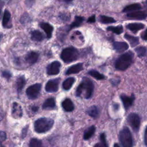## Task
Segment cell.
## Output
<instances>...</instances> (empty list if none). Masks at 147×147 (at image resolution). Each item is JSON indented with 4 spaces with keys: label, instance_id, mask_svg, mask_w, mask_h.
Instances as JSON below:
<instances>
[{
    "label": "cell",
    "instance_id": "1",
    "mask_svg": "<svg viewBox=\"0 0 147 147\" xmlns=\"http://www.w3.org/2000/svg\"><path fill=\"white\" fill-rule=\"evenodd\" d=\"M94 88L93 82L88 78L84 77L76 90V96H80L83 93L86 99H89L92 95Z\"/></svg>",
    "mask_w": 147,
    "mask_h": 147
},
{
    "label": "cell",
    "instance_id": "2",
    "mask_svg": "<svg viewBox=\"0 0 147 147\" xmlns=\"http://www.w3.org/2000/svg\"><path fill=\"white\" fill-rule=\"evenodd\" d=\"M134 55L131 52H127L121 55L115 62V68L118 70L124 71L131 64Z\"/></svg>",
    "mask_w": 147,
    "mask_h": 147
},
{
    "label": "cell",
    "instance_id": "3",
    "mask_svg": "<svg viewBox=\"0 0 147 147\" xmlns=\"http://www.w3.org/2000/svg\"><path fill=\"white\" fill-rule=\"evenodd\" d=\"M53 123L54 121L51 118H40L34 122V130L37 133H43L49 130L53 126Z\"/></svg>",
    "mask_w": 147,
    "mask_h": 147
},
{
    "label": "cell",
    "instance_id": "4",
    "mask_svg": "<svg viewBox=\"0 0 147 147\" xmlns=\"http://www.w3.org/2000/svg\"><path fill=\"white\" fill-rule=\"evenodd\" d=\"M79 57L78 51L74 47H68L64 48L60 55L61 60L66 63H69L75 61Z\"/></svg>",
    "mask_w": 147,
    "mask_h": 147
},
{
    "label": "cell",
    "instance_id": "5",
    "mask_svg": "<svg viewBox=\"0 0 147 147\" xmlns=\"http://www.w3.org/2000/svg\"><path fill=\"white\" fill-rule=\"evenodd\" d=\"M119 140L124 147L133 146V139L130 130L127 127H124L119 133Z\"/></svg>",
    "mask_w": 147,
    "mask_h": 147
},
{
    "label": "cell",
    "instance_id": "6",
    "mask_svg": "<svg viewBox=\"0 0 147 147\" xmlns=\"http://www.w3.org/2000/svg\"><path fill=\"white\" fill-rule=\"evenodd\" d=\"M41 88L40 83H36L30 86L26 90V94L29 99H34L38 97Z\"/></svg>",
    "mask_w": 147,
    "mask_h": 147
},
{
    "label": "cell",
    "instance_id": "7",
    "mask_svg": "<svg viewBox=\"0 0 147 147\" xmlns=\"http://www.w3.org/2000/svg\"><path fill=\"white\" fill-rule=\"evenodd\" d=\"M127 122L134 131H138L140 126V118L138 115L136 113H130L127 117Z\"/></svg>",
    "mask_w": 147,
    "mask_h": 147
},
{
    "label": "cell",
    "instance_id": "8",
    "mask_svg": "<svg viewBox=\"0 0 147 147\" xmlns=\"http://www.w3.org/2000/svg\"><path fill=\"white\" fill-rule=\"evenodd\" d=\"M60 81V78L51 79L48 81V82L45 84L46 91L48 92H55L57 91Z\"/></svg>",
    "mask_w": 147,
    "mask_h": 147
},
{
    "label": "cell",
    "instance_id": "9",
    "mask_svg": "<svg viewBox=\"0 0 147 147\" xmlns=\"http://www.w3.org/2000/svg\"><path fill=\"white\" fill-rule=\"evenodd\" d=\"M61 63L58 61H55L50 63L47 67V73L49 75H57L60 70Z\"/></svg>",
    "mask_w": 147,
    "mask_h": 147
},
{
    "label": "cell",
    "instance_id": "10",
    "mask_svg": "<svg viewBox=\"0 0 147 147\" xmlns=\"http://www.w3.org/2000/svg\"><path fill=\"white\" fill-rule=\"evenodd\" d=\"M127 17L134 20H144L147 17V12L145 11H134L130 12L126 15Z\"/></svg>",
    "mask_w": 147,
    "mask_h": 147
},
{
    "label": "cell",
    "instance_id": "11",
    "mask_svg": "<svg viewBox=\"0 0 147 147\" xmlns=\"http://www.w3.org/2000/svg\"><path fill=\"white\" fill-rule=\"evenodd\" d=\"M120 98L122 102L123 106L126 110L128 109L133 105V103L135 99L134 96L133 95H132L130 96H128L126 95L122 94L121 95Z\"/></svg>",
    "mask_w": 147,
    "mask_h": 147
},
{
    "label": "cell",
    "instance_id": "12",
    "mask_svg": "<svg viewBox=\"0 0 147 147\" xmlns=\"http://www.w3.org/2000/svg\"><path fill=\"white\" fill-rule=\"evenodd\" d=\"M114 49L118 53H122L127 50L129 48L128 44L125 42L114 41L113 42Z\"/></svg>",
    "mask_w": 147,
    "mask_h": 147
},
{
    "label": "cell",
    "instance_id": "13",
    "mask_svg": "<svg viewBox=\"0 0 147 147\" xmlns=\"http://www.w3.org/2000/svg\"><path fill=\"white\" fill-rule=\"evenodd\" d=\"M83 69V65L82 63H78L69 67L65 71L66 75H71L74 74H77L80 72Z\"/></svg>",
    "mask_w": 147,
    "mask_h": 147
},
{
    "label": "cell",
    "instance_id": "14",
    "mask_svg": "<svg viewBox=\"0 0 147 147\" xmlns=\"http://www.w3.org/2000/svg\"><path fill=\"white\" fill-rule=\"evenodd\" d=\"M39 54L35 51H30L29 52L25 57L26 61L30 64H34L38 59Z\"/></svg>",
    "mask_w": 147,
    "mask_h": 147
},
{
    "label": "cell",
    "instance_id": "15",
    "mask_svg": "<svg viewBox=\"0 0 147 147\" xmlns=\"http://www.w3.org/2000/svg\"><path fill=\"white\" fill-rule=\"evenodd\" d=\"M40 26L41 28L45 32L47 38H51L52 32L53 30V26L49 24L47 22H42L40 24Z\"/></svg>",
    "mask_w": 147,
    "mask_h": 147
},
{
    "label": "cell",
    "instance_id": "16",
    "mask_svg": "<svg viewBox=\"0 0 147 147\" xmlns=\"http://www.w3.org/2000/svg\"><path fill=\"white\" fill-rule=\"evenodd\" d=\"M61 105H62L63 109L65 111L70 112V111H72V110H74V105L73 102H72V100L69 98L65 99L62 102Z\"/></svg>",
    "mask_w": 147,
    "mask_h": 147
},
{
    "label": "cell",
    "instance_id": "17",
    "mask_svg": "<svg viewBox=\"0 0 147 147\" xmlns=\"http://www.w3.org/2000/svg\"><path fill=\"white\" fill-rule=\"evenodd\" d=\"M144 26L145 25L141 23H130L126 25V28L134 33H136L138 30L142 29Z\"/></svg>",
    "mask_w": 147,
    "mask_h": 147
},
{
    "label": "cell",
    "instance_id": "18",
    "mask_svg": "<svg viewBox=\"0 0 147 147\" xmlns=\"http://www.w3.org/2000/svg\"><path fill=\"white\" fill-rule=\"evenodd\" d=\"M12 114L15 118H20L22 117V111L21 107L16 102H14L13 104Z\"/></svg>",
    "mask_w": 147,
    "mask_h": 147
},
{
    "label": "cell",
    "instance_id": "19",
    "mask_svg": "<svg viewBox=\"0 0 147 147\" xmlns=\"http://www.w3.org/2000/svg\"><path fill=\"white\" fill-rule=\"evenodd\" d=\"M56 107V102L53 98H50L45 100L42 104V109L45 110L53 109Z\"/></svg>",
    "mask_w": 147,
    "mask_h": 147
},
{
    "label": "cell",
    "instance_id": "20",
    "mask_svg": "<svg viewBox=\"0 0 147 147\" xmlns=\"http://www.w3.org/2000/svg\"><path fill=\"white\" fill-rule=\"evenodd\" d=\"M31 38L33 41H41L44 40V36L38 30H34L31 32Z\"/></svg>",
    "mask_w": 147,
    "mask_h": 147
},
{
    "label": "cell",
    "instance_id": "21",
    "mask_svg": "<svg viewBox=\"0 0 147 147\" xmlns=\"http://www.w3.org/2000/svg\"><path fill=\"white\" fill-rule=\"evenodd\" d=\"M25 84V79L24 76H19L17 79V80L16 82V88H17V92L18 93H20L22 91Z\"/></svg>",
    "mask_w": 147,
    "mask_h": 147
},
{
    "label": "cell",
    "instance_id": "22",
    "mask_svg": "<svg viewBox=\"0 0 147 147\" xmlns=\"http://www.w3.org/2000/svg\"><path fill=\"white\" fill-rule=\"evenodd\" d=\"M75 82V78L73 77H70L67 79H66L63 83L62 86L64 90H69L72 85L74 84V82Z\"/></svg>",
    "mask_w": 147,
    "mask_h": 147
},
{
    "label": "cell",
    "instance_id": "23",
    "mask_svg": "<svg viewBox=\"0 0 147 147\" xmlns=\"http://www.w3.org/2000/svg\"><path fill=\"white\" fill-rule=\"evenodd\" d=\"M124 37L129 42L130 45L132 47L136 46L139 43L138 38L137 37H134V36L127 34H125L124 36Z\"/></svg>",
    "mask_w": 147,
    "mask_h": 147
},
{
    "label": "cell",
    "instance_id": "24",
    "mask_svg": "<svg viewBox=\"0 0 147 147\" xmlns=\"http://www.w3.org/2000/svg\"><path fill=\"white\" fill-rule=\"evenodd\" d=\"M142 8L141 5L138 3H134L126 6L123 10V12H132L134 11L138 10Z\"/></svg>",
    "mask_w": 147,
    "mask_h": 147
},
{
    "label": "cell",
    "instance_id": "25",
    "mask_svg": "<svg viewBox=\"0 0 147 147\" xmlns=\"http://www.w3.org/2000/svg\"><path fill=\"white\" fill-rule=\"evenodd\" d=\"M83 20H84V18L83 17H80V16H75L74 21L69 25L68 29H67V31L70 30L72 28H74L75 27H78V26H80L81 25V24L82 23V22L83 21Z\"/></svg>",
    "mask_w": 147,
    "mask_h": 147
},
{
    "label": "cell",
    "instance_id": "26",
    "mask_svg": "<svg viewBox=\"0 0 147 147\" xmlns=\"http://www.w3.org/2000/svg\"><path fill=\"white\" fill-rule=\"evenodd\" d=\"M95 131V127L94 126H91L89 127L84 132L83 135V139L84 140H87L90 139L94 134Z\"/></svg>",
    "mask_w": 147,
    "mask_h": 147
},
{
    "label": "cell",
    "instance_id": "27",
    "mask_svg": "<svg viewBox=\"0 0 147 147\" xmlns=\"http://www.w3.org/2000/svg\"><path fill=\"white\" fill-rule=\"evenodd\" d=\"M10 20V13L8 10H6L3 13V16L2 18V25L4 28L9 27L8 26V24Z\"/></svg>",
    "mask_w": 147,
    "mask_h": 147
},
{
    "label": "cell",
    "instance_id": "28",
    "mask_svg": "<svg viewBox=\"0 0 147 147\" xmlns=\"http://www.w3.org/2000/svg\"><path fill=\"white\" fill-rule=\"evenodd\" d=\"M88 74L97 80H102L104 79L105 78L103 75L100 74L98 71L96 70H90L88 72Z\"/></svg>",
    "mask_w": 147,
    "mask_h": 147
},
{
    "label": "cell",
    "instance_id": "29",
    "mask_svg": "<svg viewBox=\"0 0 147 147\" xmlns=\"http://www.w3.org/2000/svg\"><path fill=\"white\" fill-rule=\"evenodd\" d=\"M87 113L88 114L94 118H96L98 115V110L97 109V107L95 106H91L87 110Z\"/></svg>",
    "mask_w": 147,
    "mask_h": 147
},
{
    "label": "cell",
    "instance_id": "30",
    "mask_svg": "<svg viewBox=\"0 0 147 147\" xmlns=\"http://www.w3.org/2000/svg\"><path fill=\"white\" fill-rule=\"evenodd\" d=\"M107 30L109 31H111L114 33H116L117 34H121L123 31V27L121 25H119L117 26H109L107 28Z\"/></svg>",
    "mask_w": 147,
    "mask_h": 147
},
{
    "label": "cell",
    "instance_id": "31",
    "mask_svg": "<svg viewBox=\"0 0 147 147\" xmlns=\"http://www.w3.org/2000/svg\"><path fill=\"white\" fill-rule=\"evenodd\" d=\"M135 51H136L137 55H138V56L140 57L145 56L147 53L146 48L145 47H143V46L137 47L135 49Z\"/></svg>",
    "mask_w": 147,
    "mask_h": 147
},
{
    "label": "cell",
    "instance_id": "32",
    "mask_svg": "<svg viewBox=\"0 0 147 147\" xmlns=\"http://www.w3.org/2000/svg\"><path fill=\"white\" fill-rule=\"evenodd\" d=\"M99 20L103 24H110L115 22V20L113 18L106 16H100L99 17Z\"/></svg>",
    "mask_w": 147,
    "mask_h": 147
},
{
    "label": "cell",
    "instance_id": "33",
    "mask_svg": "<svg viewBox=\"0 0 147 147\" xmlns=\"http://www.w3.org/2000/svg\"><path fill=\"white\" fill-rule=\"evenodd\" d=\"M42 145V142L37 138H32L29 142V146L40 147Z\"/></svg>",
    "mask_w": 147,
    "mask_h": 147
},
{
    "label": "cell",
    "instance_id": "34",
    "mask_svg": "<svg viewBox=\"0 0 147 147\" xmlns=\"http://www.w3.org/2000/svg\"><path fill=\"white\" fill-rule=\"evenodd\" d=\"M100 140L102 142V144L103 145V146H107V144L106 142V137H105V134L104 133H102L100 135Z\"/></svg>",
    "mask_w": 147,
    "mask_h": 147
},
{
    "label": "cell",
    "instance_id": "35",
    "mask_svg": "<svg viewBox=\"0 0 147 147\" xmlns=\"http://www.w3.org/2000/svg\"><path fill=\"white\" fill-rule=\"evenodd\" d=\"M2 76L6 79L7 80L10 79V78L11 77V72H10L9 71H3L2 73Z\"/></svg>",
    "mask_w": 147,
    "mask_h": 147
},
{
    "label": "cell",
    "instance_id": "36",
    "mask_svg": "<svg viewBox=\"0 0 147 147\" xmlns=\"http://www.w3.org/2000/svg\"><path fill=\"white\" fill-rule=\"evenodd\" d=\"M25 4L28 7H31L34 3V0H25Z\"/></svg>",
    "mask_w": 147,
    "mask_h": 147
},
{
    "label": "cell",
    "instance_id": "37",
    "mask_svg": "<svg viewBox=\"0 0 147 147\" xmlns=\"http://www.w3.org/2000/svg\"><path fill=\"white\" fill-rule=\"evenodd\" d=\"M28 126H26V127L23 128V129L22 130V134H21V136H22V138H24L25 137L27 131H28Z\"/></svg>",
    "mask_w": 147,
    "mask_h": 147
},
{
    "label": "cell",
    "instance_id": "38",
    "mask_svg": "<svg viewBox=\"0 0 147 147\" xmlns=\"http://www.w3.org/2000/svg\"><path fill=\"white\" fill-rule=\"evenodd\" d=\"M0 137H1V142H2L3 141H5L6 140V133L3 131H1V134H0Z\"/></svg>",
    "mask_w": 147,
    "mask_h": 147
},
{
    "label": "cell",
    "instance_id": "39",
    "mask_svg": "<svg viewBox=\"0 0 147 147\" xmlns=\"http://www.w3.org/2000/svg\"><path fill=\"white\" fill-rule=\"evenodd\" d=\"M141 38L144 40L147 41V29L141 34Z\"/></svg>",
    "mask_w": 147,
    "mask_h": 147
},
{
    "label": "cell",
    "instance_id": "40",
    "mask_svg": "<svg viewBox=\"0 0 147 147\" xmlns=\"http://www.w3.org/2000/svg\"><path fill=\"white\" fill-rule=\"evenodd\" d=\"M87 22H90V23L95 22V16L94 15V16H92L90 17H89V18L87 20Z\"/></svg>",
    "mask_w": 147,
    "mask_h": 147
},
{
    "label": "cell",
    "instance_id": "41",
    "mask_svg": "<svg viewBox=\"0 0 147 147\" xmlns=\"http://www.w3.org/2000/svg\"><path fill=\"white\" fill-rule=\"evenodd\" d=\"M144 143L146 146H147V126L145 128L144 132Z\"/></svg>",
    "mask_w": 147,
    "mask_h": 147
},
{
    "label": "cell",
    "instance_id": "42",
    "mask_svg": "<svg viewBox=\"0 0 147 147\" xmlns=\"http://www.w3.org/2000/svg\"><path fill=\"white\" fill-rule=\"evenodd\" d=\"M38 107L37 106H33L32 107V111L33 112H36L38 111Z\"/></svg>",
    "mask_w": 147,
    "mask_h": 147
},
{
    "label": "cell",
    "instance_id": "43",
    "mask_svg": "<svg viewBox=\"0 0 147 147\" xmlns=\"http://www.w3.org/2000/svg\"><path fill=\"white\" fill-rule=\"evenodd\" d=\"M114 107L115 108V110H118V108H119V105L118 104H117V103H115L114 105Z\"/></svg>",
    "mask_w": 147,
    "mask_h": 147
},
{
    "label": "cell",
    "instance_id": "44",
    "mask_svg": "<svg viewBox=\"0 0 147 147\" xmlns=\"http://www.w3.org/2000/svg\"><path fill=\"white\" fill-rule=\"evenodd\" d=\"M64 1H66V2H70V1H72V0H64Z\"/></svg>",
    "mask_w": 147,
    "mask_h": 147
},
{
    "label": "cell",
    "instance_id": "45",
    "mask_svg": "<svg viewBox=\"0 0 147 147\" xmlns=\"http://www.w3.org/2000/svg\"><path fill=\"white\" fill-rule=\"evenodd\" d=\"M114 146H119V145H118V144H114Z\"/></svg>",
    "mask_w": 147,
    "mask_h": 147
},
{
    "label": "cell",
    "instance_id": "46",
    "mask_svg": "<svg viewBox=\"0 0 147 147\" xmlns=\"http://www.w3.org/2000/svg\"><path fill=\"white\" fill-rule=\"evenodd\" d=\"M146 7H147V1L146 2Z\"/></svg>",
    "mask_w": 147,
    "mask_h": 147
},
{
    "label": "cell",
    "instance_id": "47",
    "mask_svg": "<svg viewBox=\"0 0 147 147\" xmlns=\"http://www.w3.org/2000/svg\"><path fill=\"white\" fill-rule=\"evenodd\" d=\"M7 1H9V0H7Z\"/></svg>",
    "mask_w": 147,
    "mask_h": 147
}]
</instances>
